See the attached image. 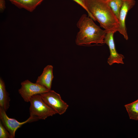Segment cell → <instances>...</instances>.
Instances as JSON below:
<instances>
[{
	"label": "cell",
	"instance_id": "1",
	"mask_svg": "<svg viewBox=\"0 0 138 138\" xmlns=\"http://www.w3.org/2000/svg\"><path fill=\"white\" fill-rule=\"evenodd\" d=\"M84 4L89 17L96 20L107 33L118 31V19L105 0H84Z\"/></svg>",
	"mask_w": 138,
	"mask_h": 138
},
{
	"label": "cell",
	"instance_id": "2",
	"mask_svg": "<svg viewBox=\"0 0 138 138\" xmlns=\"http://www.w3.org/2000/svg\"><path fill=\"white\" fill-rule=\"evenodd\" d=\"M93 19L86 14H83L78 21L77 26L79 31L75 40L77 45L88 46L93 43L98 45L105 43L107 32L97 25Z\"/></svg>",
	"mask_w": 138,
	"mask_h": 138
},
{
	"label": "cell",
	"instance_id": "3",
	"mask_svg": "<svg viewBox=\"0 0 138 138\" xmlns=\"http://www.w3.org/2000/svg\"><path fill=\"white\" fill-rule=\"evenodd\" d=\"M30 117V122L39 120H45L48 117L52 116L56 113L43 101L40 94L33 95L29 102Z\"/></svg>",
	"mask_w": 138,
	"mask_h": 138
},
{
	"label": "cell",
	"instance_id": "4",
	"mask_svg": "<svg viewBox=\"0 0 138 138\" xmlns=\"http://www.w3.org/2000/svg\"><path fill=\"white\" fill-rule=\"evenodd\" d=\"M40 95L45 103L56 114H63L68 107V105L62 99L60 95L54 90H51Z\"/></svg>",
	"mask_w": 138,
	"mask_h": 138
},
{
	"label": "cell",
	"instance_id": "5",
	"mask_svg": "<svg viewBox=\"0 0 138 138\" xmlns=\"http://www.w3.org/2000/svg\"><path fill=\"white\" fill-rule=\"evenodd\" d=\"M21 85V87L19 89L18 92L24 100L26 102H30L33 95L49 91L45 87L36 83H32L28 80L22 82Z\"/></svg>",
	"mask_w": 138,
	"mask_h": 138
},
{
	"label": "cell",
	"instance_id": "6",
	"mask_svg": "<svg viewBox=\"0 0 138 138\" xmlns=\"http://www.w3.org/2000/svg\"><path fill=\"white\" fill-rule=\"evenodd\" d=\"M6 112L0 107V121L9 132L10 138H14L17 130L23 124L28 122H30L31 118L29 117L25 121L20 122L14 119L9 118L6 114Z\"/></svg>",
	"mask_w": 138,
	"mask_h": 138
},
{
	"label": "cell",
	"instance_id": "7",
	"mask_svg": "<svg viewBox=\"0 0 138 138\" xmlns=\"http://www.w3.org/2000/svg\"><path fill=\"white\" fill-rule=\"evenodd\" d=\"M115 32H113L107 33L105 39L104 43L109 47L110 55L108 58L107 62L111 65L114 63L124 64L123 59L124 56L118 53L116 49L113 39V35Z\"/></svg>",
	"mask_w": 138,
	"mask_h": 138
},
{
	"label": "cell",
	"instance_id": "8",
	"mask_svg": "<svg viewBox=\"0 0 138 138\" xmlns=\"http://www.w3.org/2000/svg\"><path fill=\"white\" fill-rule=\"evenodd\" d=\"M135 0H125L121 9L118 20L119 22L118 31L127 40L128 37L126 26L125 20L128 12L135 5Z\"/></svg>",
	"mask_w": 138,
	"mask_h": 138
},
{
	"label": "cell",
	"instance_id": "9",
	"mask_svg": "<svg viewBox=\"0 0 138 138\" xmlns=\"http://www.w3.org/2000/svg\"><path fill=\"white\" fill-rule=\"evenodd\" d=\"M53 66L48 65L44 69L41 74L39 76L36 83L47 88L51 90L52 81L53 78Z\"/></svg>",
	"mask_w": 138,
	"mask_h": 138
},
{
	"label": "cell",
	"instance_id": "10",
	"mask_svg": "<svg viewBox=\"0 0 138 138\" xmlns=\"http://www.w3.org/2000/svg\"><path fill=\"white\" fill-rule=\"evenodd\" d=\"M12 3L20 8L32 12L38 5L40 4L42 0H8Z\"/></svg>",
	"mask_w": 138,
	"mask_h": 138
},
{
	"label": "cell",
	"instance_id": "11",
	"mask_svg": "<svg viewBox=\"0 0 138 138\" xmlns=\"http://www.w3.org/2000/svg\"><path fill=\"white\" fill-rule=\"evenodd\" d=\"M10 100L9 94L7 91L4 81L0 78V107L6 111L9 108Z\"/></svg>",
	"mask_w": 138,
	"mask_h": 138
},
{
	"label": "cell",
	"instance_id": "12",
	"mask_svg": "<svg viewBox=\"0 0 138 138\" xmlns=\"http://www.w3.org/2000/svg\"><path fill=\"white\" fill-rule=\"evenodd\" d=\"M124 106L129 114L130 119L138 120V99Z\"/></svg>",
	"mask_w": 138,
	"mask_h": 138
},
{
	"label": "cell",
	"instance_id": "13",
	"mask_svg": "<svg viewBox=\"0 0 138 138\" xmlns=\"http://www.w3.org/2000/svg\"><path fill=\"white\" fill-rule=\"evenodd\" d=\"M125 0H108V5L118 19L120 11Z\"/></svg>",
	"mask_w": 138,
	"mask_h": 138
},
{
	"label": "cell",
	"instance_id": "14",
	"mask_svg": "<svg viewBox=\"0 0 138 138\" xmlns=\"http://www.w3.org/2000/svg\"><path fill=\"white\" fill-rule=\"evenodd\" d=\"M0 138H10V134L0 121Z\"/></svg>",
	"mask_w": 138,
	"mask_h": 138
},
{
	"label": "cell",
	"instance_id": "15",
	"mask_svg": "<svg viewBox=\"0 0 138 138\" xmlns=\"http://www.w3.org/2000/svg\"><path fill=\"white\" fill-rule=\"evenodd\" d=\"M5 8V2L4 0H0V9L1 11H3Z\"/></svg>",
	"mask_w": 138,
	"mask_h": 138
},
{
	"label": "cell",
	"instance_id": "16",
	"mask_svg": "<svg viewBox=\"0 0 138 138\" xmlns=\"http://www.w3.org/2000/svg\"><path fill=\"white\" fill-rule=\"evenodd\" d=\"M73 0L74 1H75L76 2V0ZM77 0L78 1H79L85 7V6L84 5V0ZM85 9H86V8H85Z\"/></svg>",
	"mask_w": 138,
	"mask_h": 138
},
{
	"label": "cell",
	"instance_id": "17",
	"mask_svg": "<svg viewBox=\"0 0 138 138\" xmlns=\"http://www.w3.org/2000/svg\"><path fill=\"white\" fill-rule=\"evenodd\" d=\"M106 0V1H108V0Z\"/></svg>",
	"mask_w": 138,
	"mask_h": 138
},
{
	"label": "cell",
	"instance_id": "18",
	"mask_svg": "<svg viewBox=\"0 0 138 138\" xmlns=\"http://www.w3.org/2000/svg\"><path fill=\"white\" fill-rule=\"evenodd\" d=\"M43 1V0H42Z\"/></svg>",
	"mask_w": 138,
	"mask_h": 138
}]
</instances>
